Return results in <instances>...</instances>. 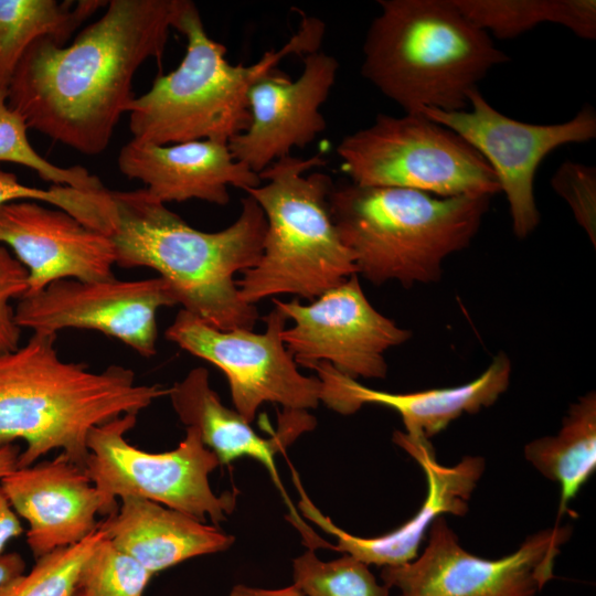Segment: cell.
I'll use <instances>...</instances> for the list:
<instances>
[{"instance_id": "ba28073f", "label": "cell", "mask_w": 596, "mask_h": 596, "mask_svg": "<svg viewBox=\"0 0 596 596\" xmlns=\"http://www.w3.org/2000/svg\"><path fill=\"white\" fill-rule=\"evenodd\" d=\"M342 170L361 187H394L437 196H492L494 171L462 137L423 114H379L342 138Z\"/></svg>"}, {"instance_id": "836d02e7", "label": "cell", "mask_w": 596, "mask_h": 596, "mask_svg": "<svg viewBox=\"0 0 596 596\" xmlns=\"http://www.w3.org/2000/svg\"><path fill=\"white\" fill-rule=\"evenodd\" d=\"M228 596H307L297 585L278 588L265 589L251 587L243 584L235 585Z\"/></svg>"}, {"instance_id": "4dcf8cb0", "label": "cell", "mask_w": 596, "mask_h": 596, "mask_svg": "<svg viewBox=\"0 0 596 596\" xmlns=\"http://www.w3.org/2000/svg\"><path fill=\"white\" fill-rule=\"evenodd\" d=\"M555 193L563 198L584 228L593 246L596 245V168L595 166L563 161L551 179Z\"/></svg>"}, {"instance_id": "ac0fdd59", "label": "cell", "mask_w": 596, "mask_h": 596, "mask_svg": "<svg viewBox=\"0 0 596 596\" xmlns=\"http://www.w3.org/2000/svg\"><path fill=\"white\" fill-rule=\"evenodd\" d=\"M14 512L28 524L26 543L35 560L76 544L97 529L98 514L113 513L85 468L64 454L0 479Z\"/></svg>"}, {"instance_id": "9c48e42d", "label": "cell", "mask_w": 596, "mask_h": 596, "mask_svg": "<svg viewBox=\"0 0 596 596\" xmlns=\"http://www.w3.org/2000/svg\"><path fill=\"white\" fill-rule=\"evenodd\" d=\"M137 422L126 414L95 426L88 434L85 471L113 513L117 498L137 497L160 503L213 525L225 521L236 505V493L217 496L210 473L220 465L217 456L201 440L199 432L187 427L178 447L149 453L130 445L126 432Z\"/></svg>"}, {"instance_id": "6da1fadb", "label": "cell", "mask_w": 596, "mask_h": 596, "mask_svg": "<svg viewBox=\"0 0 596 596\" xmlns=\"http://www.w3.org/2000/svg\"><path fill=\"white\" fill-rule=\"evenodd\" d=\"M182 0H111L68 46L33 41L8 86L29 128L87 156L103 152L130 100L137 70L160 60Z\"/></svg>"}, {"instance_id": "52a82bcc", "label": "cell", "mask_w": 596, "mask_h": 596, "mask_svg": "<svg viewBox=\"0 0 596 596\" xmlns=\"http://www.w3.org/2000/svg\"><path fill=\"white\" fill-rule=\"evenodd\" d=\"M323 164L320 153L286 156L259 173L263 184L245 191L267 222L258 262L236 280L246 302L286 294L312 301L356 274L330 215L332 180L322 172L304 174Z\"/></svg>"}, {"instance_id": "4fadbf2b", "label": "cell", "mask_w": 596, "mask_h": 596, "mask_svg": "<svg viewBox=\"0 0 596 596\" xmlns=\"http://www.w3.org/2000/svg\"><path fill=\"white\" fill-rule=\"evenodd\" d=\"M273 302L294 324L281 332L296 364L310 368L327 362L358 380L384 379L385 352L406 342L412 332L379 312L368 300L354 274L310 304L297 298Z\"/></svg>"}, {"instance_id": "5b68a950", "label": "cell", "mask_w": 596, "mask_h": 596, "mask_svg": "<svg viewBox=\"0 0 596 596\" xmlns=\"http://www.w3.org/2000/svg\"><path fill=\"white\" fill-rule=\"evenodd\" d=\"M173 29L187 39L184 57L126 108L132 139L139 142L228 143L249 125L247 95L252 86L277 71L286 56L318 51L324 35L321 20L302 14L299 29L279 50L266 51L253 64L234 65L225 57L226 47L206 33L192 1L182 0Z\"/></svg>"}, {"instance_id": "e0dca14e", "label": "cell", "mask_w": 596, "mask_h": 596, "mask_svg": "<svg viewBox=\"0 0 596 596\" xmlns=\"http://www.w3.org/2000/svg\"><path fill=\"white\" fill-rule=\"evenodd\" d=\"M0 244L10 246L28 270L24 296L60 279L115 278V248L108 235L60 209L34 201L0 205Z\"/></svg>"}, {"instance_id": "ffe728a7", "label": "cell", "mask_w": 596, "mask_h": 596, "mask_svg": "<svg viewBox=\"0 0 596 596\" xmlns=\"http://www.w3.org/2000/svg\"><path fill=\"white\" fill-rule=\"evenodd\" d=\"M117 163L124 175L141 181L164 204L196 199L225 205L228 187L246 191L262 183L233 157L228 143L213 140L152 145L131 139L120 149Z\"/></svg>"}, {"instance_id": "7402d4cb", "label": "cell", "mask_w": 596, "mask_h": 596, "mask_svg": "<svg viewBox=\"0 0 596 596\" xmlns=\"http://www.w3.org/2000/svg\"><path fill=\"white\" fill-rule=\"evenodd\" d=\"M98 526L152 574L183 561L225 551L235 538L217 525L151 500L125 497Z\"/></svg>"}, {"instance_id": "8fae6325", "label": "cell", "mask_w": 596, "mask_h": 596, "mask_svg": "<svg viewBox=\"0 0 596 596\" xmlns=\"http://www.w3.org/2000/svg\"><path fill=\"white\" fill-rule=\"evenodd\" d=\"M571 535L572 526L555 524L528 536L515 552L486 560L464 550L438 517L423 554L384 566L381 578L400 596H534L554 577L556 557Z\"/></svg>"}, {"instance_id": "3957f363", "label": "cell", "mask_w": 596, "mask_h": 596, "mask_svg": "<svg viewBox=\"0 0 596 596\" xmlns=\"http://www.w3.org/2000/svg\"><path fill=\"white\" fill-rule=\"evenodd\" d=\"M55 340L56 334L33 333L22 347L0 353V448L25 443L18 468L55 449L85 468L93 427L138 415L169 395L170 387L137 384L121 365L93 372L63 361Z\"/></svg>"}, {"instance_id": "2e32d148", "label": "cell", "mask_w": 596, "mask_h": 596, "mask_svg": "<svg viewBox=\"0 0 596 596\" xmlns=\"http://www.w3.org/2000/svg\"><path fill=\"white\" fill-rule=\"evenodd\" d=\"M393 441L423 469L427 494L417 513L395 530L374 538H360L337 526L306 496L300 483L299 508L304 515L324 532L336 536L333 550L349 554L366 565L395 566L417 557L418 549L432 523L444 513L465 515L468 501L486 469L482 457L467 456L451 467L440 465L428 439H414L395 430Z\"/></svg>"}, {"instance_id": "1f68e13d", "label": "cell", "mask_w": 596, "mask_h": 596, "mask_svg": "<svg viewBox=\"0 0 596 596\" xmlns=\"http://www.w3.org/2000/svg\"><path fill=\"white\" fill-rule=\"evenodd\" d=\"M26 290V268L0 244V353L19 348L21 328L10 302L21 299Z\"/></svg>"}, {"instance_id": "30bf717a", "label": "cell", "mask_w": 596, "mask_h": 596, "mask_svg": "<svg viewBox=\"0 0 596 596\" xmlns=\"http://www.w3.org/2000/svg\"><path fill=\"white\" fill-rule=\"evenodd\" d=\"M263 320V333L221 330L181 309L164 333L169 341L225 374L234 408L248 423L264 403L307 411L318 406L321 395L320 380L301 374L283 342L286 316L275 307Z\"/></svg>"}, {"instance_id": "d4e9b609", "label": "cell", "mask_w": 596, "mask_h": 596, "mask_svg": "<svg viewBox=\"0 0 596 596\" xmlns=\"http://www.w3.org/2000/svg\"><path fill=\"white\" fill-rule=\"evenodd\" d=\"M478 28L500 40L555 23L584 40L596 39L595 0H454Z\"/></svg>"}, {"instance_id": "d6986e66", "label": "cell", "mask_w": 596, "mask_h": 596, "mask_svg": "<svg viewBox=\"0 0 596 596\" xmlns=\"http://www.w3.org/2000/svg\"><path fill=\"white\" fill-rule=\"evenodd\" d=\"M309 369L321 382L320 402L329 408L349 415L364 404H379L397 412L404 433L414 439H429L464 413L475 414L492 405L507 391L511 361L499 352L488 368L472 381L455 387L430 389L412 393H390L366 387L327 362Z\"/></svg>"}, {"instance_id": "d6a6232c", "label": "cell", "mask_w": 596, "mask_h": 596, "mask_svg": "<svg viewBox=\"0 0 596 596\" xmlns=\"http://www.w3.org/2000/svg\"><path fill=\"white\" fill-rule=\"evenodd\" d=\"M18 514L9 503L0 485V554L12 539L23 533Z\"/></svg>"}, {"instance_id": "8992f818", "label": "cell", "mask_w": 596, "mask_h": 596, "mask_svg": "<svg viewBox=\"0 0 596 596\" xmlns=\"http://www.w3.org/2000/svg\"><path fill=\"white\" fill-rule=\"evenodd\" d=\"M490 199L349 183L332 188L329 211L358 275L408 288L440 279L444 260L477 235Z\"/></svg>"}, {"instance_id": "f1b7e54d", "label": "cell", "mask_w": 596, "mask_h": 596, "mask_svg": "<svg viewBox=\"0 0 596 596\" xmlns=\"http://www.w3.org/2000/svg\"><path fill=\"white\" fill-rule=\"evenodd\" d=\"M152 575L106 535L84 562L74 593L81 596H142Z\"/></svg>"}, {"instance_id": "277c9868", "label": "cell", "mask_w": 596, "mask_h": 596, "mask_svg": "<svg viewBox=\"0 0 596 596\" xmlns=\"http://www.w3.org/2000/svg\"><path fill=\"white\" fill-rule=\"evenodd\" d=\"M366 31L361 74L405 114L460 111L509 56L454 0H379Z\"/></svg>"}, {"instance_id": "cb8c5ba5", "label": "cell", "mask_w": 596, "mask_h": 596, "mask_svg": "<svg viewBox=\"0 0 596 596\" xmlns=\"http://www.w3.org/2000/svg\"><path fill=\"white\" fill-rule=\"evenodd\" d=\"M107 1L0 0V89H8L26 49L41 36L64 45Z\"/></svg>"}, {"instance_id": "44dd1931", "label": "cell", "mask_w": 596, "mask_h": 596, "mask_svg": "<svg viewBox=\"0 0 596 596\" xmlns=\"http://www.w3.org/2000/svg\"><path fill=\"white\" fill-rule=\"evenodd\" d=\"M168 396L181 423L199 432L201 440L217 456L221 465L241 457L256 459L284 493L275 455L315 427L316 419L307 411L284 409L278 429L270 438H264L238 412L222 403L210 385L209 371L202 366L192 369L182 381L175 382Z\"/></svg>"}, {"instance_id": "d590c367", "label": "cell", "mask_w": 596, "mask_h": 596, "mask_svg": "<svg viewBox=\"0 0 596 596\" xmlns=\"http://www.w3.org/2000/svg\"><path fill=\"white\" fill-rule=\"evenodd\" d=\"M21 451L17 444L0 448V479L18 468Z\"/></svg>"}, {"instance_id": "9a60e30c", "label": "cell", "mask_w": 596, "mask_h": 596, "mask_svg": "<svg viewBox=\"0 0 596 596\" xmlns=\"http://www.w3.org/2000/svg\"><path fill=\"white\" fill-rule=\"evenodd\" d=\"M301 57L304 67L297 79L277 70L252 86L249 125L228 141L233 157L258 175L327 128L320 108L336 83L339 63L319 51Z\"/></svg>"}, {"instance_id": "8d00e7d4", "label": "cell", "mask_w": 596, "mask_h": 596, "mask_svg": "<svg viewBox=\"0 0 596 596\" xmlns=\"http://www.w3.org/2000/svg\"><path fill=\"white\" fill-rule=\"evenodd\" d=\"M73 596H81V595H78V594L74 593V594H73Z\"/></svg>"}, {"instance_id": "e575fe53", "label": "cell", "mask_w": 596, "mask_h": 596, "mask_svg": "<svg viewBox=\"0 0 596 596\" xmlns=\"http://www.w3.org/2000/svg\"><path fill=\"white\" fill-rule=\"evenodd\" d=\"M25 571V561L17 553L0 554V585L23 574Z\"/></svg>"}, {"instance_id": "7a4b0ae2", "label": "cell", "mask_w": 596, "mask_h": 596, "mask_svg": "<svg viewBox=\"0 0 596 596\" xmlns=\"http://www.w3.org/2000/svg\"><path fill=\"white\" fill-rule=\"evenodd\" d=\"M110 196L116 265L155 269L182 309L217 329L253 330L257 308L243 300L235 279L258 262L263 249L267 222L252 196L242 199L237 219L217 232L192 227L145 188L110 190Z\"/></svg>"}, {"instance_id": "f546056e", "label": "cell", "mask_w": 596, "mask_h": 596, "mask_svg": "<svg viewBox=\"0 0 596 596\" xmlns=\"http://www.w3.org/2000/svg\"><path fill=\"white\" fill-rule=\"evenodd\" d=\"M18 200L52 205L97 231L107 227L111 209L107 192H85L65 185L49 189L29 187L21 183L15 174L0 170V205Z\"/></svg>"}, {"instance_id": "603a6c76", "label": "cell", "mask_w": 596, "mask_h": 596, "mask_svg": "<svg viewBox=\"0 0 596 596\" xmlns=\"http://www.w3.org/2000/svg\"><path fill=\"white\" fill-rule=\"evenodd\" d=\"M524 456L545 478L561 488L558 524L568 503L596 469V395L589 392L572 404L555 436L529 443Z\"/></svg>"}, {"instance_id": "7c38bea8", "label": "cell", "mask_w": 596, "mask_h": 596, "mask_svg": "<svg viewBox=\"0 0 596 596\" xmlns=\"http://www.w3.org/2000/svg\"><path fill=\"white\" fill-rule=\"evenodd\" d=\"M418 114L458 134L486 159L505 194L519 238L529 236L540 223L534 177L543 159L556 148L596 137V113L590 106L564 123L529 124L497 110L479 89L469 95L465 110L423 108Z\"/></svg>"}, {"instance_id": "83f0119b", "label": "cell", "mask_w": 596, "mask_h": 596, "mask_svg": "<svg viewBox=\"0 0 596 596\" xmlns=\"http://www.w3.org/2000/svg\"><path fill=\"white\" fill-rule=\"evenodd\" d=\"M105 536L98 526L83 541L36 558L29 573L0 585V596H73L84 562Z\"/></svg>"}, {"instance_id": "484cf974", "label": "cell", "mask_w": 596, "mask_h": 596, "mask_svg": "<svg viewBox=\"0 0 596 596\" xmlns=\"http://www.w3.org/2000/svg\"><path fill=\"white\" fill-rule=\"evenodd\" d=\"M292 568L294 584L307 596H389L390 588L377 583L369 565L349 554L324 562L309 546Z\"/></svg>"}, {"instance_id": "5bb4252c", "label": "cell", "mask_w": 596, "mask_h": 596, "mask_svg": "<svg viewBox=\"0 0 596 596\" xmlns=\"http://www.w3.org/2000/svg\"><path fill=\"white\" fill-rule=\"evenodd\" d=\"M179 305L160 276L140 280L60 279L24 296L14 309L17 324L33 333L65 328L93 329L114 337L145 358L156 354L157 313Z\"/></svg>"}, {"instance_id": "4316f807", "label": "cell", "mask_w": 596, "mask_h": 596, "mask_svg": "<svg viewBox=\"0 0 596 596\" xmlns=\"http://www.w3.org/2000/svg\"><path fill=\"white\" fill-rule=\"evenodd\" d=\"M8 89H0V161L24 166L53 185L71 187L85 192H104L107 188L81 166L63 168L38 153L29 142L24 118L8 105Z\"/></svg>"}]
</instances>
